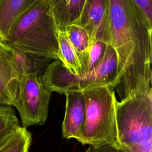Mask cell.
I'll return each mask as SVG.
<instances>
[{
	"instance_id": "6da1fadb",
	"label": "cell",
	"mask_w": 152,
	"mask_h": 152,
	"mask_svg": "<svg viewBox=\"0 0 152 152\" xmlns=\"http://www.w3.org/2000/svg\"><path fill=\"white\" fill-rule=\"evenodd\" d=\"M109 45L117 58L112 85L123 100L152 93V26L134 0H107Z\"/></svg>"
},
{
	"instance_id": "8992f818",
	"label": "cell",
	"mask_w": 152,
	"mask_h": 152,
	"mask_svg": "<svg viewBox=\"0 0 152 152\" xmlns=\"http://www.w3.org/2000/svg\"><path fill=\"white\" fill-rule=\"evenodd\" d=\"M37 74H23L20 77L17 95L12 106L18 110L21 126L43 125L49 113L51 93Z\"/></svg>"
},
{
	"instance_id": "ba28073f",
	"label": "cell",
	"mask_w": 152,
	"mask_h": 152,
	"mask_svg": "<svg viewBox=\"0 0 152 152\" xmlns=\"http://www.w3.org/2000/svg\"><path fill=\"white\" fill-rule=\"evenodd\" d=\"M20 75L14 50L0 40V104L12 106Z\"/></svg>"
},
{
	"instance_id": "9c48e42d",
	"label": "cell",
	"mask_w": 152,
	"mask_h": 152,
	"mask_svg": "<svg viewBox=\"0 0 152 152\" xmlns=\"http://www.w3.org/2000/svg\"><path fill=\"white\" fill-rule=\"evenodd\" d=\"M65 111L62 125V137L66 139L80 137L86 117V103L82 91L65 94Z\"/></svg>"
},
{
	"instance_id": "3957f363",
	"label": "cell",
	"mask_w": 152,
	"mask_h": 152,
	"mask_svg": "<svg viewBox=\"0 0 152 152\" xmlns=\"http://www.w3.org/2000/svg\"><path fill=\"white\" fill-rule=\"evenodd\" d=\"M119 146L126 152H152V93L116 103Z\"/></svg>"
},
{
	"instance_id": "d6986e66",
	"label": "cell",
	"mask_w": 152,
	"mask_h": 152,
	"mask_svg": "<svg viewBox=\"0 0 152 152\" xmlns=\"http://www.w3.org/2000/svg\"><path fill=\"white\" fill-rule=\"evenodd\" d=\"M84 152H126L121 147L106 144L102 145H90Z\"/></svg>"
},
{
	"instance_id": "5bb4252c",
	"label": "cell",
	"mask_w": 152,
	"mask_h": 152,
	"mask_svg": "<svg viewBox=\"0 0 152 152\" xmlns=\"http://www.w3.org/2000/svg\"><path fill=\"white\" fill-rule=\"evenodd\" d=\"M31 142V133L20 126L0 144V152H28Z\"/></svg>"
},
{
	"instance_id": "8fae6325",
	"label": "cell",
	"mask_w": 152,
	"mask_h": 152,
	"mask_svg": "<svg viewBox=\"0 0 152 152\" xmlns=\"http://www.w3.org/2000/svg\"><path fill=\"white\" fill-rule=\"evenodd\" d=\"M58 30L74 23L80 15L85 0H49Z\"/></svg>"
},
{
	"instance_id": "7a4b0ae2",
	"label": "cell",
	"mask_w": 152,
	"mask_h": 152,
	"mask_svg": "<svg viewBox=\"0 0 152 152\" xmlns=\"http://www.w3.org/2000/svg\"><path fill=\"white\" fill-rule=\"evenodd\" d=\"M58 29L49 0H38L14 24L7 43L15 52L58 59Z\"/></svg>"
},
{
	"instance_id": "277c9868",
	"label": "cell",
	"mask_w": 152,
	"mask_h": 152,
	"mask_svg": "<svg viewBox=\"0 0 152 152\" xmlns=\"http://www.w3.org/2000/svg\"><path fill=\"white\" fill-rule=\"evenodd\" d=\"M86 103V117L77 140L89 145H112L120 147L116 122L115 91L110 86L82 91Z\"/></svg>"
},
{
	"instance_id": "7c38bea8",
	"label": "cell",
	"mask_w": 152,
	"mask_h": 152,
	"mask_svg": "<svg viewBox=\"0 0 152 152\" xmlns=\"http://www.w3.org/2000/svg\"><path fill=\"white\" fill-rule=\"evenodd\" d=\"M65 32L80 59L83 76L88 74V60L90 48L88 33L83 27L74 23L68 25L65 28Z\"/></svg>"
},
{
	"instance_id": "9a60e30c",
	"label": "cell",
	"mask_w": 152,
	"mask_h": 152,
	"mask_svg": "<svg viewBox=\"0 0 152 152\" xmlns=\"http://www.w3.org/2000/svg\"><path fill=\"white\" fill-rule=\"evenodd\" d=\"M15 52L20 74H37L44 71L52 60L41 56ZM20 75V76H21Z\"/></svg>"
},
{
	"instance_id": "ac0fdd59",
	"label": "cell",
	"mask_w": 152,
	"mask_h": 152,
	"mask_svg": "<svg viewBox=\"0 0 152 152\" xmlns=\"http://www.w3.org/2000/svg\"><path fill=\"white\" fill-rule=\"evenodd\" d=\"M152 26V0H134Z\"/></svg>"
},
{
	"instance_id": "4fadbf2b",
	"label": "cell",
	"mask_w": 152,
	"mask_h": 152,
	"mask_svg": "<svg viewBox=\"0 0 152 152\" xmlns=\"http://www.w3.org/2000/svg\"><path fill=\"white\" fill-rule=\"evenodd\" d=\"M58 59L72 74L78 77L83 76L80 59L65 31L58 30Z\"/></svg>"
},
{
	"instance_id": "30bf717a",
	"label": "cell",
	"mask_w": 152,
	"mask_h": 152,
	"mask_svg": "<svg viewBox=\"0 0 152 152\" xmlns=\"http://www.w3.org/2000/svg\"><path fill=\"white\" fill-rule=\"evenodd\" d=\"M38 0H0V40L7 42L17 20Z\"/></svg>"
},
{
	"instance_id": "52a82bcc",
	"label": "cell",
	"mask_w": 152,
	"mask_h": 152,
	"mask_svg": "<svg viewBox=\"0 0 152 152\" xmlns=\"http://www.w3.org/2000/svg\"><path fill=\"white\" fill-rule=\"evenodd\" d=\"M74 24L87 31L90 47L96 42L109 45L107 0H85L80 15Z\"/></svg>"
},
{
	"instance_id": "2e32d148",
	"label": "cell",
	"mask_w": 152,
	"mask_h": 152,
	"mask_svg": "<svg viewBox=\"0 0 152 152\" xmlns=\"http://www.w3.org/2000/svg\"><path fill=\"white\" fill-rule=\"evenodd\" d=\"M20 126L12 106L0 104V144Z\"/></svg>"
},
{
	"instance_id": "e0dca14e",
	"label": "cell",
	"mask_w": 152,
	"mask_h": 152,
	"mask_svg": "<svg viewBox=\"0 0 152 152\" xmlns=\"http://www.w3.org/2000/svg\"><path fill=\"white\" fill-rule=\"evenodd\" d=\"M107 44L102 42H95L90 48L88 60V72L92 71L102 59Z\"/></svg>"
},
{
	"instance_id": "5b68a950",
	"label": "cell",
	"mask_w": 152,
	"mask_h": 152,
	"mask_svg": "<svg viewBox=\"0 0 152 152\" xmlns=\"http://www.w3.org/2000/svg\"><path fill=\"white\" fill-rule=\"evenodd\" d=\"M117 68L116 53L110 45H106L103 56L97 66L84 76L72 74L59 60H53L45 69L40 79L50 92L65 94L83 91L103 86L112 87Z\"/></svg>"
}]
</instances>
